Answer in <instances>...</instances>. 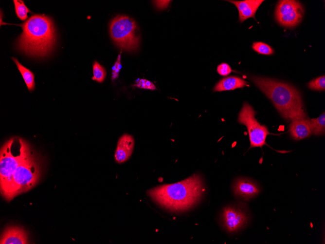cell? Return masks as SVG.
<instances>
[{"label": "cell", "mask_w": 325, "mask_h": 244, "mask_svg": "<svg viewBox=\"0 0 325 244\" xmlns=\"http://www.w3.org/2000/svg\"><path fill=\"white\" fill-rule=\"evenodd\" d=\"M233 190L235 197L249 201L260 191L259 186L255 182L246 178H238L234 182Z\"/></svg>", "instance_id": "obj_10"}, {"label": "cell", "mask_w": 325, "mask_h": 244, "mask_svg": "<svg viewBox=\"0 0 325 244\" xmlns=\"http://www.w3.org/2000/svg\"><path fill=\"white\" fill-rule=\"evenodd\" d=\"M22 32L17 39L18 48L28 55L43 57L49 55L55 41L51 19L44 15L32 16L20 25Z\"/></svg>", "instance_id": "obj_2"}, {"label": "cell", "mask_w": 325, "mask_h": 244, "mask_svg": "<svg viewBox=\"0 0 325 244\" xmlns=\"http://www.w3.org/2000/svg\"><path fill=\"white\" fill-rule=\"evenodd\" d=\"M304 9L301 3L297 0H282L278 1L275 9L276 21L287 28H293L302 20Z\"/></svg>", "instance_id": "obj_8"}, {"label": "cell", "mask_w": 325, "mask_h": 244, "mask_svg": "<svg viewBox=\"0 0 325 244\" xmlns=\"http://www.w3.org/2000/svg\"><path fill=\"white\" fill-rule=\"evenodd\" d=\"M135 20L122 15L114 18L109 24V34L114 43L120 48L128 52L136 51L140 43V37Z\"/></svg>", "instance_id": "obj_5"}, {"label": "cell", "mask_w": 325, "mask_h": 244, "mask_svg": "<svg viewBox=\"0 0 325 244\" xmlns=\"http://www.w3.org/2000/svg\"><path fill=\"white\" fill-rule=\"evenodd\" d=\"M134 147L133 137L127 133L122 135L118 140L114 154L116 162L121 164L126 161L131 156Z\"/></svg>", "instance_id": "obj_12"}, {"label": "cell", "mask_w": 325, "mask_h": 244, "mask_svg": "<svg viewBox=\"0 0 325 244\" xmlns=\"http://www.w3.org/2000/svg\"><path fill=\"white\" fill-rule=\"evenodd\" d=\"M228 1L235 4L239 12V21L242 23L250 18L256 19L255 14L264 0H245L241 1L228 0Z\"/></svg>", "instance_id": "obj_13"}, {"label": "cell", "mask_w": 325, "mask_h": 244, "mask_svg": "<svg viewBox=\"0 0 325 244\" xmlns=\"http://www.w3.org/2000/svg\"><path fill=\"white\" fill-rule=\"evenodd\" d=\"M14 140L15 138H12L7 140L0 149V187L1 194L4 192L12 181L22 157L20 143L19 153L15 155L12 153V147Z\"/></svg>", "instance_id": "obj_7"}, {"label": "cell", "mask_w": 325, "mask_h": 244, "mask_svg": "<svg viewBox=\"0 0 325 244\" xmlns=\"http://www.w3.org/2000/svg\"><path fill=\"white\" fill-rule=\"evenodd\" d=\"M26 231L18 225L7 226L3 230L0 238V244H29Z\"/></svg>", "instance_id": "obj_11"}, {"label": "cell", "mask_w": 325, "mask_h": 244, "mask_svg": "<svg viewBox=\"0 0 325 244\" xmlns=\"http://www.w3.org/2000/svg\"><path fill=\"white\" fill-rule=\"evenodd\" d=\"M247 82L242 78L231 76L224 78L220 80L214 87V92H221L233 90L241 88L248 86Z\"/></svg>", "instance_id": "obj_15"}, {"label": "cell", "mask_w": 325, "mask_h": 244, "mask_svg": "<svg viewBox=\"0 0 325 244\" xmlns=\"http://www.w3.org/2000/svg\"><path fill=\"white\" fill-rule=\"evenodd\" d=\"M134 86L144 89L150 90H155L156 89L155 85L152 82L145 79H140Z\"/></svg>", "instance_id": "obj_23"}, {"label": "cell", "mask_w": 325, "mask_h": 244, "mask_svg": "<svg viewBox=\"0 0 325 244\" xmlns=\"http://www.w3.org/2000/svg\"><path fill=\"white\" fill-rule=\"evenodd\" d=\"M222 226L228 232H236L248 223L249 216L245 207L240 205H230L225 207L221 214Z\"/></svg>", "instance_id": "obj_9"}, {"label": "cell", "mask_w": 325, "mask_h": 244, "mask_svg": "<svg viewBox=\"0 0 325 244\" xmlns=\"http://www.w3.org/2000/svg\"><path fill=\"white\" fill-rule=\"evenodd\" d=\"M253 50L258 53L265 55H271L274 53V50L269 45L263 42H254L252 45Z\"/></svg>", "instance_id": "obj_20"}, {"label": "cell", "mask_w": 325, "mask_h": 244, "mask_svg": "<svg viewBox=\"0 0 325 244\" xmlns=\"http://www.w3.org/2000/svg\"><path fill=\"white\" fill-rule=\"evenodd\" d=\"M307 86L309 89L312 90L317 91H324L325 89V75L313 79L308 83Z\"/></svg>", "instance_id": "obj_21"}, {"label": "cell", "mask_w": 325, "mask_h": 244, "mask_svg": "<svg viewBox=\"0 0 325 244\" xmlns=\"http://www.w3.org/2000/svg\"><path fill=\"white\" fill-rule=\"evenodd\" d=\"M310 120V124L312 133L320 135L325 133V113L324 112L318 117Z\"/></svg>", "instance_id": "obj_17"}, {"label": "cell", "mask_w": 325, "mask_h": 244, "mask_svg": "<svg viewBox=\"0 0 325 244\" xmlns=\"http://www.w3.org/2000/svg\"><path fill=\"white\" fill-rule=\"evenodd\" d=\"M205 191L201 175L195 173L179 182L156 187L147 193L161 206L171 211L182 212L196 205Z\"/></svg>", "instance_id": "obj_1"}, {"label": "cell", "mask_w": 325, "mask_h": 244, "mask_svg": "<svg viewBox=\"0 0 325 244\" xmlns=\"http://www.w3.org/2000/svg\"><path fill=\"white\" fill-rule=\"evenodd\" d=\"M169 1H170L169 0H159L155 1V3L158 8H163V7H166L168 5Z\"/></svg>", "instance_id": "obj_25"}, {"label": "cell", "mask_w": 325, "mask_h": 244, "mask_svg": "<svg viewBox=\"0 0 325 244\" xmlns=\"http://www.w3.org/2000/svg\"><path fill=\"white\" fill-rule=\"evenodd\" d=\"M106 74L105 68L98 62L95 61L93 64L92 80L101 83L105 80Z\"/></svg>", "instance_id": "obj_19"}, {"label": "cell", "mask_w": 325, "mask_h": 244, "mask_svg": "<svg viewBox=\"0 0 325 244\" xmlns=\"http://www.w3.org/2000/svg\"><path fill=\"white\" fill-rule=\"evenodd\" d=\"M18 140L22 151L21 159L12 181L2 194L8 201L32 188L38 183L41 176L40 165L37 157L26 141L21 138Z\"/></svg>", "instance_id": "obj_4"}, {"label": "cell", "mask_w": 325, "mask_h": 244, "mask_svg": "<svg viewBox=\"0 0 325 244\" xmlns=\"http://www.w3.org/2000/svg\"><path fill=\"white\" fill-rule=\"evenodd\" d=\"M251 79L285 120L291 121L307 118L301 95L294 87L268 77L252 76Z\"/></svg>", "instance_id": "obj_3"}, {"label": "cell", "mask_w": 325, "mask_h": 244, "mask_svg": "<svg viewBox=\"0 0 325 244\" xmlns=\"http://www.w3.org/2000/svg\"><path fill=\"white\" fill-rule=\"evenodd\" d=\"M121 52L122 50L121 51L120 53L118 55L117 60L115 61L114 65L112 67L111 69L112 81H114L115 79L118 78L120 71L122 68L121 60Z\"/></svg>", "instance_id": "obj_22"}, {"label": "cell", "mask_w": 325, "mask_h": 244, "mask_svg": "<svg viewBox=\"0 0 325 244\" xmlns=\"http://www.w3.org/2000/svg\"><path fill=\"white\" fill-rule=\"evenodd\" d=\"M255 111L253 107L247 102L243 104L238 114V122L244 125L248 132L250 141V148L262 147L267 145L266 139L271 134L268 128L265 125H261L255 118Z\"/></svg>", "instance_id": "obj_6"}, {"label": "cell", "mask_w": 325, "mask_h": 244, "mask_svg": "<svg viewBox=\"0 0 325 244\" xmlns=\"http://www.w3.org/2000/svg\"><path fill=\"white\" fill-rule=\"evenodd\" d=\"M12 59L21 74L28 90L30 91H33L35 87V76L33 73L23 66L16 58L12 57Z\"/></svg>", "instance_id": "obj_16"}, {"label": "cell", "mask_w": 325, "mask_h": 244, "mask_svg": "<svg viewBox=\"0 0 325 244\" xmlns=\"http://www.w3.org/2000/svg\"><path fill=\"white\" fill-rule=\"evenodd\" d=\"M15 11L17 17L24 21L28 18V13L31 11L25 5L23 0H14Z\"/></svg>", "instance_id": "obj_18"}, {"label": "cell", "mask_w": 325, "mask_h": 244, "mask_svg": "<svg viewBox=\"0 0 325 244\" xmlns=\"http://www.w3.org/2000/svg\"><path fill=\"white\" fill-rule=\"evenodd\" d=\"M217 72L220 75L226 76L231 73L232 69L227 63H222L217 66Z\"/></svg>", "instance_id": "obj_24"}, {"label": "cell", "mask_w": 325, "mask_h": 244, "mask_svg": "<svg viewBox=\"0 0 325 244\" xmlns=\"http://www.w3.org/2000/svg\"><path fill=\"white\" fill-rule=\"evenodd\" d=\"M289 130L291 137L296 140L307 138L312 133L310 120L307 118L291 121Z\"/></svg>", "instance_id": "obj_14"}]
</instances>
